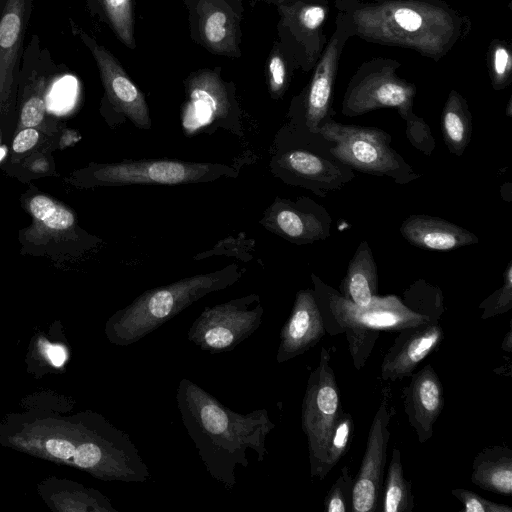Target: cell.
Returning <instances> with one entry per match:
<instances>
[{"mask_svg":"<svg viewBox=\"0 0 512 512\" xmlns=\"http://www.w3.org/2000/svg\"><path fill=\"white\" fill-rule=\"evenodd\" d=\"M348 36L411 49L439 62L469 35L468 16L443 0H335Z\"/></svg>","mask_w":512,"mask_h":512,"instance_id":"cell-1","label":"cell"},{"mask_svg":"<svg viewBox=\"0 0 512 512\" xmlns=\"http://www.w3.org/2000/svg\"><path fill=\"white\" fill-rule=\"evenodd\" d=\"M176 402L206 471L225 489L235 487L237 467L248 466L247 450L256 454L258 462L264 460L266 438L276 426L267 409L235 412L187 378L178 384Z\"/></svg>","mask_w":512,"mask_h":512,"instance_id":"cell-2","label":"cell"},{"mask_svg":"<svg viewBox=\"0 0 512 512\" xmlns=\"http://www.w3.org/2000/svg\"><path fill=\"white\" fill-rule=\"evenodd\" d=\"M311 279L325 331L330 336L346 335L356 370L366 364L380 331H400L430 321L412 312L396 295H377L369 305L362 307L343 298L314 273Z\"/></svg>","mask_w":512,"mask_h":512,"instance_id":"cell-3","label":"cell"},{"mask_svg":"<svg viewBox=\"0 0 512 512\" xmlns=\"http://www.w3.org/2000/svg\"><path fill=\"white\" fill-rule=\"evenodd\" d=\"M243 273L233 263L146 290L111 318L109 337L117 345L134 344L200 298L232 286Z\"/></svg>","mask_w":512,"mask_h":512,"instance_id":"cell-4","label":"cell"},{"mask_svg":"<svg viewBox=\"0 0 512 512\" xmlns=\"http://www.w3.org/2000/svg\"><path fill=\"white\" fill-rule=\"evenodd\" d=\"M331 142L312 133L291 118L275 135L270 150L269 170L287 185L301 187L326 197L354 178V171L336 160Z\"/></svg>","mask_w":512,"mask_h":512,"instance_id":"cell-5","label":"cell"},{"mask_svg":"<svg viewBox=\"0 0 512 512\" xmlns=\"http://www.w3.org/2000/svg\"><path fill=\"white\" fill-rule=\"evenodd\" d=\"M318 133L331 142V155L353 171L389 177L399 184L421 176L391 147L392 137L382 129L343 124L328 118Z\"/></svg>","mask_w":512,"mask_h":512,"instance_id":"cell-6","label":"cell"},{"mask_svg":"<svg viewBox=\"0 0 512 512\" xmlns=\"http://www.w3.org/2000/svg\"><path fill=\"white\" fill-rule=\"evenodd\" d=\"M399 61L377 57L363 62L351 77L343 96L341 111L348 117L381 108H394L405 122L412 120L416 86L399 77Z\"/></svg>","mask_w":512,"mask_h":512,"instance_id":"cell-7","label":"cell"},{"mask_svg":"<svg viewBox=\"0 0 512 512\" xmlns=\"http://www.w3.org/2000/svg\"><path fill=\"white\" fill-rule=\"evenodd\" d=\"M263 314L256 293L205 307L191 324L187 338L210 354L229 352L260 327Z\"/></svg>","mask_w":512,"mask_h":512,"instance_id":"cell-8","label":"cell"},{"mask_svg":"<svg viewBox=\"0 0 512 512\" xmlns=\"http://www.w3.org/2000/svg\"><path fill=\"white\" fill-rule=\"evenodd\" d=\"M342 411L330 353L322 347L319 364L308 378L301 406V427L307 437L311 477H319L328 438Z\"/></svg>","mask_w":512,"mask_h":512,"instance_id":"cell-9","label":"cell"},{"mask_svg":"<svg viewBox=\"0 0 512 512\" xmlns=\"http://www.w3.org/2000/svg\"><path fill=\"white\" fill-rule=\"evenodd\" d=\"M238 169L222 163L177 159L125 160L103 168L106 182L114 185H182L236 177Z\"/></svg>","mask_w":512,"mask_h":512,"instance_id":"cell-10","label":"cell"},{"mask_svg":"<svg viewBox=\"0 0 512 512\" xmlns=\"http://www.w3.org/2000/svg\"><path fill=\"white\" fill-rule=\"evenodd\" d=\"M349 39L342 26L335 21V30L313 67L310 82L291 110L290 117L298 120L312 133H318L321 124L332 118V98L339 61Z\"/></svg>","mask_w":512,"mask_h":512,"instance_id":"cell-11","label":"cell"},{"mask_svg":"<svg viewBox=\"0 0 512 512\" xmlns=\"http://www.w3.org/2000/svg\"><path fill=\"white\" fill-rule=\"evenodd\" d=\"M331 216L313 199L276 197L259 220L269 232L295 245L313 244L330 236Z\"/></svg>","mask_w":512,"mask_h":512,"instance_id":"cell-12","label":"cell"},{"mask_svg":"<svg viewBox=\"0 0 512 512\" xmlns=\"http://www.w3.org/2000/svg\"><path fill=\"white\" fill-rule=\"evenodd\" d=\"M391 415L388 401L384 398L373 417L360 469L354 478L351 497L353 512L379 510Z\"/></svg>","mask_w":512,"mask_h":512,"instance_id":"cell-13","label":"cell"},{"mask_svg":"<svg viewBox=\"0 0 512 512\" xmlns=\"http://www.w3.org/2000/svg\"><path fill=\"white\" fill-rule=\"evenodd\" d=\"M443 338L444 332L439 322H424L400 330L382 359L381 378L396 381L411 375Z\"/></svg>","mask_w":512,"mask_h":512,"instance_id":"cell-14","label":"cell"},{"mask_svg":"<svg viewBox=\"0 0 512 512\" xmlns=\"http://www.w3.org/2000/svg\"><path fill=\"white\" fill-rule=\"evenodd\" d=\"M325 333L314 290H299L290 316L280 331L277 363H284L304 354L314 347Z\"/></svg>","mask_w":512,"mask_h":512,"instance_id":"cell-15","label":"cell"},{"mask_svg":"<svg viewBox=\"0 0 512 512\" xmlns=\"http://www.w3.org/2000/svg\"><path fill=\"white\" fill-rule=\"evenodd\" d=\"M443 392L442 382L431 364L414 373L403 388L404 411L420 443L433 435V426L444 406Z\"/></svg>","mask_w":512,"mask_h":512,"instance_id":"cell-16","label":"cell"},{"mask_svg":"<svg viewBox=\"0 0 512 512\" xmlns=\"http://www.w3.org/2000/svg\"><path fill=\"white\" fill-rule=\"evenodd\" d=\"M82 38L97 62L111 100L137 128L150 129L149 108L142 92L109 51L97 45L86 35H82Z\"/></svg>","mask_w":512,"mask_h":512,"instance_id":"cell-17","label":"cell"},{"mask_svg":"<svg viewBox=\"0 0 512 512\" xmlns=\"http://www.w3.org/2000/svg\"><path fill=\"white\" fill-rule=\"evenodd\" d=\"M330 11L328 0H298L288 9L289 30L299 47V62L305 71L320 58L327 36L324 25Z\"/></svg>","mask_w":512,"mask_h":512,"instance_id":"cell-18","label":"cell"},{"mask_svg":"<svg viewBox=\"0 0 512 512\" xmlns=\"http://www.w3.org/2000/svg\"><path fill=\"white\" fill-rule=\"evenodd\" d=\"M230 105L221 82L213 76L196 79L190 86L189 101L183 114V126L187 134L199 131L203 125L217 123L234 133L228 121Z\"/></svg>","mask_w":512,"mask_h":512,"instance_id":"cell-19","label":"cell"},{"mask_svg":"<svg viewBox=\"0 0 512 512\" xmlns=\"http://www.w3.org/2000/svg\"><path fill=\"white\" fill-rule=\"evenodd\" d=\"M399 230L411 245L427 250L448 251L479 242V238L466 228L424 214L407 217Z\"/></svg>","mask_w":512,"mask_h":512,"instance_id":"cell-20","label":"cell"},{"mask_svg":"<svg viewBox=\"0 0 512 512\" xmlns=\"http://www.w3.org/2000/svg\"><path fill=\"white\" fill-rule=\"evenodd\" d=\"M338 292L346 300L362 307L369 305L378 295L377 265L367 241L359 243Z\"/></svg>","mask_w":512,"mask_h":512,"instance_id":"cell-21","label":"cell"},{"mask_svg":"<svg viewBox=\"0 0 512 512\" xmlns=\"http://www.w3.org/2000/svg\"><path fill=\"white\" fill-rule=\"evenodd\" d=\"M28 0H5L0 17V91L7 87L18 64Z\"/></svg>","mask_w":512,"mask_h":512,"instance_id":"cell-22","label":"cell"},{"mask_svg":"<svg viewBox=\"0 0 512 512\" xmlns=\"http://www.w3.org/2000/svg\"><path fill=\"white\" fill-rule=\"evenodd\" d=\"M471 481L501 495L512 494V450L494 445L483 448L472 463Z\"/></svg>","mask_w":512,"mask_h":512,"instance_id":"cell-23","label":"cell"},{"mask_svg":"<svg viewBox=\"0 0 512 512\" xmlns=\"http://www.w3.org/2000/svg\"><path fill=\"white\" fill-rule=\"evenodd\" d=\"M441 130L448 151L462 156L472 136V114L466 99L452 89L443 106Z\"/></svg>","mask_w":512,"mask_h":512,"instance_id":"cell-24","label":"cell"},{"mask_svg":"<svg viewBox=\"0 0 512 512\" xmlns=\"http://www.w3.org/2000/svg\"><path fill=\"white\" fill-rule=\"evenodd\" d=\"M411 482L404 477L401 451L393 448L386 477L381 490L380 508L382 512H412L414 497Z\"/></svg>","mask_w":512,"mask_h":512,"instance_id":"cell-25","label":"cell"},{"mask_svg":"<svg viewBox=\"0 0 512 512\" xmlns=\"http://www.w3.org/2000/svg\"><path fill=\"white\" fill-rule=\"evenodd\" d=\"M401 300L412 312L434 322H439L445 310L441 289L423 279L406 288Z\"/></svg>","mask_w":512,"mask_h":512,"instance_id":"cell-26","label":"cell"},{"mask_svg":"<svg viewBox=\"0 0 512 512\" xmlns=\"http://www.w3.org/2000/svg\"><path fill=\"white\" fill-rule=\"evenodd\" d=\"M354 434V421L350 413L342 411L328 438L319 472L320 480L331 471L349 449Z\"/></svg>","mask_w":512,"mask_h":512,"instance_id":"cell-27","label":"cell"},{"mask_svg":"<svg viewBox=\"0 0 512 512\" xmlns=\"http://www.w3.org/2000/svg\"><path fill=\"white\" fill-rule=\"evenodd\" d=\"M487 67L494 90L507 88L512 82V49L507 40L493 39L488 46Z\"/></svg>","mask_w":512,"mask_h":512,"instance_id":"cell-28","label":"cell"},{"mask_svg":"<svg viewBox=\"0 0 512 512\" xmlns=\"http://www.w3.org/2000/svg\"><path fill=\"white\" fill-rule=\"evenodd\" d=\"M201 31L208 45L216 50H226L233 44L232 24L225 12L209 8L201 17Z\"/></svg>","mask_w":512,"mask_h":512,"instance_id":"cell-29","label":"cell"},{"mask_svg":"<svg viewBox=\"0 0 512 512\" xmlns=\"http://www.w3.org/2000/svg\"><path fill=\"white\" fill-rule=\"evenodd\" d=\"M100 2L119 38L127 46L134 47L131 0H100Z\"/></svg>","mask_w":512,"mask_h":512,"instance_id":"cell-30","label":"cell"},{"mask_svg":"<svg viewBox=\"0 0 512 512\" xmlns=\"http://www.w3.org/2000/svg\"><path fill=\"white\" fill-rule=\"evenodd\" d=\"M354 478L348 466L340 470L336 481L332 484L324 498L325 512H351V497Z\"/></svg>","mask_w":512,"mask_h":512,"instance_id":"cell-31","label":"cell"},{"mask_svg":"<svg viewBox=\"0 0 512 512\" xmlns=\"http://www.w3.org/2000/svg\"><path fill=\"white\" fill-rule=\"evenodd\" d=\"M503 278V285L480 303L482 320L507 313L512 309V261H509Z\"/></svg>","mask_w":512,"mask_h":512,"instance_id":"cell-32","label":"cell"},{"mask_svg":"<svg viewBox=\"0 0 512 512\" xmlns=\"http://www.w3.org/2000/svg\"><path fill=\"white\" fill-rule=\"evenodd\" d=\"M254 240L247 239L245 233H240L236 237H227L224 240L218 242L211 250L205 253H200L195 256L194 259L201 260L214 255H229L236 256L240 259H251V255L247 254L252 246ZM246 261V260H245Z\"/></svg>","mask_w":512,"mask_h":512,"instance_id":"cell-33","label":"cell"},{"mask_svg":"<svg viewBox=\"0 0 512 512\" xmlns=\"http://www.w3.org/2000/svg\"><path fill=\"white\" fill-rule=\"evenodd\" d=\"M451 493L463 505L460 512H512L511 507L486 500L470 490L455 488Z\"/></svg>","mask_w":512,"mask_h":512,"instance_id":"cell-34","label":"cell"},{"mask_svg":"<svg viewBox=\"0 0 512 512\" xmlns=\"http://www.w3.org/2000/svg\"><path fill=\"white\" fill-rule=\"evenodd\" d=\"M406 134L412 145L430 156L435 147V141L427 123L419 116L406 122Z\"/></svg>","mask_w":512,"mask_h":512,"instance_id":"cell-35","label":"cell"},{"mask_svg":"<svg viewBox=\"0 0 512 512\" xmlns=\"http://www.w3.org/2000/svg\"><path fill=\"white\" fill-rule=\"evenodd\" d=\"M288 81L286 62L279 53L269 60V86L274 98H279L286 90Z\"/></svg>","mask_w":512,"mask_h":512,"instance_id":"cell-36","label":"cell"},{"mask_svg":"<svg viewBox=\"0 0 512 512\" xmlns=\"http://www.w3.org/2000/svg\"><path fill=\"white\" fill-rule=\"evenodd\" d=\"M46 105L41 96H33L26 101L21 112V122L24 126L32 128L41 123Z\"/></svg>","mask_w":512,"mask_h":512,"instance_id":"cell-37","label":"cell"},{"mask_svg":"<svg viewBox=\"0 0 512 512\" xmlns=\"http://www.w3.org/2000/svg\"><path fill=\"white\" fill-rule=\"evenodd\" d=\"M43 222L52 229H66L74 223V217L71 212L56 206L55 210Z\"/></svg>","mask_w":512,"mask_h":512,"instance_id":"cell-38","label":"cell"},{"mask_svg":"<svg viewBox=\"0 0 512 512\" xmlns=\"http://www.w3.org/2000/svg\"><path fill=\"white\" fill-rule=\"evenodd\" d=\"M46 448L51 455L57 458L69 459L73 457L76 447L67 440L49 439L46 442Z\"/></svg>","mask_w":512,"mask_h":512,"instance_id":"cell-39","label":"cell"},{"mask_svg":"<svg viewBox=\"0 0 512 512\" xmlns=\"http://www.w3.org/2000/svg\"><path fill=\"white\" fill-rule=\"evenodd\" d=\"M56 208V205L45 196H36L32 199L30 209L39 220L46 219Z\"/></svg>","mask_w":512,"mask_h":512,"instance_id":"cell-40","label":"cell"},{"mask_svg":"<svg viewBox=\"0 0 512 512\" xmlns=\"http://www.w3.org/2000/svg\"><path fill=\"white\" fill-rule=\"evenodd\" d=\"M38 132L32 128L21 131L13 141L15 152L21 153L32 148L38 140Z\"/></svg>","mask_w":512,"mask_h":512,"instance_id":"cell-41","label":"cell"},{"mask_svg":"<svg viewBox=\"0 0 512 512\" xmlns=\"http://www.w3.org/2000/svg\"><path fill=\"white\" fill-rule=\"evenodd\" d=\"M47 354L55 366H61L66 359L65 350L61 346H49L47 348Z\"/></svg>","mask_w":512,"mask_h":512,"instance_id":"cell-42","label":"cell"},{"mask_svg":"<svg viewBox=\"0 0 512 512\" xmlns=\"http://www.w3.org/2000/svg\"><path fill=\"white\" fill-rule=\"evenodd\" d=\"M501 349L507 353L512 352V330H511V328H509L508 331L506 332V334L504 335V338H503V341L501 344Z\"/></svg>","mask_w":512,"mask_h":512,"instance_id":"cell-43","label":"cell"},{"mask_svg":"<svg viewBox=\"0 0 512 512\" xmlns=\"http://www.w3.org/2000/svg\"><path fill=\"white\" fill-rule=\"evenodd\" d=\"M506 114L508 117H512V97L509 98L506 108Z\"/></svg>","mask_w":512,"mask_h":512,"instance_id":"cell-44","label":"cell"},{"mask_svg":"<svg viewBox=\"0 0 512 512\" xmlns=\"http://www.w3.org/2000/svg\"><path fill=\"white\" fill-rule=\"evenodd\" d=\"M5 156V150L0 148V160Z\"/></svg>","mask_w":512,"mask_h":512,"instance_id":"cell-45","label":"cell"}]
</instances>
